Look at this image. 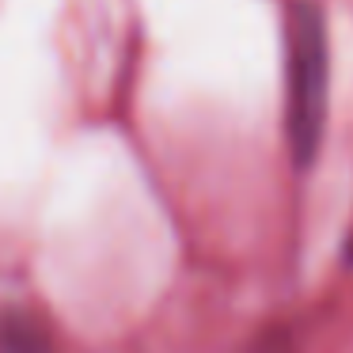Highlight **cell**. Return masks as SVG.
Returning <instances> with one entry per match:
<instances>
[{
    "mask_svg": "<svg viewBox=\"0 0 353 353\" xmlns=\"http://www.w3.org/2000/svg\"><path fill=\"white\" fill-rule=\"evenodd\" d=\"M330 110V39L315 4L300 0L285 19V137L300 168L315 160Z\"/></svg>",
    "mask_w": 353,
    "mask_h": 353,
    "instance_id": "cell-1",
    "label": "cell"
},
{
    "mask_svg": "<svg viewBox=\"0 0 353 353\" xmlns=\"http://www.w3.org/2000/svg\"><path fill=\"white\" fill-rule=\"evenodd\" d=\"M350 262H353V239H350Z\"/></svg>",
    "mask_w": 353,
    "mask_h": 353,
    "instance_id": "cell-3",
    "label": "cell"
},
{
    "mask_svg": "<svg viewBox=\"0 0 353 353\" xmlns=\"http://www.w3.org/2000/svg\"><path fill=\"white\" fill-rule=\"evenodd\" d=\"M0 353H57L46 323L23 307L0 312Z\"/></svg>",
    "mask_w": 353,
    "mask_h": 353,
    "instance_id": "cell-2",
    "label": "cell"
}]
</instances>
